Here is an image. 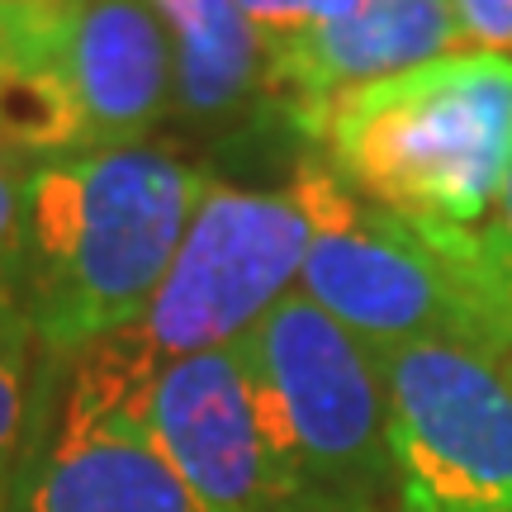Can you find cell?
<instances>
[{
    "mask_svg": "<svg viewBox=\"0 0 512 512\" xmlns=\"http://www.w3.org/2000/svg\"><path fill=\"white\" fill-rule=\"evenodd\" d=\"M209 185L204 166L157 147L29 166L10 285L48 361H76L143 318Z\"/></svg>",
    "mask_w": 512,
    "mask_h": 512,
    "instance_id": "1",
    "label": "cell"
},
{
    "mask_svg": "<svg viewBox=\"0 0 512 512\" xmlns=\"http://www.w3.org/2000/svg\"><path fill=\"white\" fill-rule=\"evenodd\" d=\"M309 219L299 290L366 347L456 342L512 370L484 223L446 228L361 200L328 166L304 162L290 185Z\"/></svg>",
    "mask_w": 512,
    "mask_h": 512,
    "instance_id": "2",
    "label": "cell"
},
{
    "mask_svg": "<svg viewBox=\"0 0 512 512\" xmlns=\"http://www.w3.org/2000/svg\"><path fill=\"white\" fill-rule=\"evenodd\" d=\"M309 138L328 171L389 214L446 228L489 223L512 171V57L451 53L337 95Z\"/></svg>",
    "mask_w": 512,
    "mask_h": 512,
    "instance_id": "3",
    "label": "cell"
},
{
    "mask_svg": "<svg viewBox=\"0 0 512 512\" xmlns=\"http://www.w3.org/2000/svg\"><path fill=\"white\" fill-rule=\"evenodd\" d=\"M280 512H370L394 494L389 403L370 347L294 285L238 337Z\"/></svg>",
    "mask_w": 512,
    "mask_h": 512,
    "instance_id": "4",
    "label": "cell"
},
{
    "mask_svg": "<svg viewBox=\"0 0 512 512\" xmlns=\"http://www.w3.org/2000/svg\"><path fill=\"white\" fill-rule=\"evenodd\" d=\"M157 370L128 332L67 361L5 512H204L143 418Z\"/></svg>",
    "mask_w": 512,
    "mask_h": 512,
    "instance_id": "5",
    "label": "cell"
},
{
    "mask_svg": "<svg viewBox=\"0 0 512 512\" xmlns=\"http://www.w3.org/2000/svg\"><path fill=\"white\" fill-rule=\"evenodd\" d=\"M399 512H512V370L456 342L370 347Z\"/></svg>",
    "mask_w": 512,
    "mask_h": 512,
    "instance_id": "6",
    "label": "cell"
},
{
    "mask_svg": "<svg viewBox=\"0 0 512 512\" xmlns=\"http://www.w3.org/2000/svg\"><path fill=\"white\" fill-rule=\"evenodd\" d=\"M304 252L309 219L290 190L266 195L214 181L185 228L162 290L128 337L157 366L233 347L299 285Z\"/></svg>",
    "mask_w": 512,
    "mask_h": 512,
    "instance_id": "7",
    "label": "cell"
},
{
    "mask_svg": "<svg viewBox=\"0 0 512 512\" xmlns=\"http://www.w3.org/2000/svg\"><path fill=\"white\" fill-rule=\"evenodd\" d=\"M143 418L204 512H280L238 342L166 361L147 384Z\"/></svg>",
    "mask_w": 512,
    "mask_h": 512,
    "instance_id": "8",
    "label": "cell"
},
{
    "mask_svg": "<svg viewBox=\"0 0 512 512\" xmlns=\"http://www.w3.org/2000/svg\"><path fill=\"white\" fill-rule=\"evenodd\" d=\"M451 0H361L351 15L313 24L271 48V105L309 133L337 95L427 67L460 48Z\"/></svg>",
    "mask_w": 512,
    "mask_h": 512,
    "instance_id": "9",
    "label": "cell"
},
{
    "mask_svg": "<svg viewBox=\"0 0 512 512\" xmlns=\"http://www.w3.org/2000/svg\"><path fill=\"white\" fill-rule=\"evenodd\" d=\"M62 67L91 152L143 147L147 133L171 114V43L147 0H86L62 29Z\"/></svg>",
    "mask_w": 512,
    "mask_h": 512,
    "instance_id": "10",
    "label": "cell"
},
{
    "mask_svg": "<svg viewBox=\"0 0 512 512\" xmlns=\"http://www.w3.org/2000/svg\"><path fill=\"white\" fill-rule=\"evenodd\" d=\"M176 67L171 114L190 128H238L271 105V43L238 0H147Z\"/></svg>",
    "mask_w": 512,
    "mask_h": 512,
    "instance_id": "11",
    "label": "cell"
},
{
    "mask_svg": "<svg viewBox=\"0 0 512 512\" xmlns=\"http://www.w3.org/2000/svg\"><path fill=\"white\" fill-rule=\"evenodd\" d=\"M38 337L19 309H0V512L10 508L19 465L34 446L48 384L34 375Z\"/></svg>",
    "mask_w": 512,
    "mask_h": 512,
    "instance_id": "12",
    "label": "cell"
},
{
    "mask_svg": "<svg viewBox=\"0 0 512 512\" xmlns=\"http://www.w3.org/2000/svg\"><path fill=\"white\" fill-rule=\"evenodd\" d=\"M361 0H238V10L252 19L266 43H285V38L304 34L313 24H332V19L351 15Z\"/></svg>",
    "mask_w": 512,
    "mask_h": 512,
    "instance_id": "13",
    "label": "cell"
},
{
    "mask_svg": "<svg viewBox=\"0 0 512 512\" xmlns=\"http://www.w3.org/2000/svg\"><path fill=\"white\" fill-rule=\"evenodd\" d=\"M460 38L479 53H512V0H451Z\"/></svg>",
    "mask_w": 512,
    "mask_h": 512,
    "instance_id": "14",
    "label": "cell"
},
{
    "mask_svg": "<svg viewBox=\"0 0 512 512\" xmlns=\"http://www.w3.org/2000/svg\"><path fill=\"white\" fill-rule=\"evenodd\" d=\"M24 176L29 162L0 147V275L10 280L19 261V214H24ZM15 290V285H10Z\"/></svg>",
    "mask_w": 512,
    "mask_h": 512,
    "instance_id": "15",
    "label": "cell"
},
{
    "mask_svg": "<svg viewBox=\"0 0 512 512\" xmlns=\"http://www.w3.org/2000/svg\"><path fill=\"white\" fill-rule=\"evenodd\" d=\"M484 238H489V256H494L503 323H508V337H512V171H508V181H503V190H498L494 214L484 223Z\"/></svg>",
    "mask_w": 512,
    "mask_h": 512,
    "instance_id": "16",
    "label": "cell"
},
{
    "mask_svg": "<svg viewBox=\"0 0 512 512\" xmlns=\"http://www.w3.org/2000/svg\"><path fill=\"white\" fill-rule=\"evenodd\" d=\"M19 5H38V10H62V15H72V10H81L86 0H19Z\"/></svg>",
    "mask_w": 512,
    "mask_h": 512,
    "instance_id": "17",
    "label": "cell"
},
{
    "mask_svg": "<svg viewBox=\"0 0 512 512\" xmlns=\"http://www.w3.org/2000/svg\"><path fill=\"white\" fill-rule=\"evenodd\" d=\"M0 309H19V304H15V290H10V280H5V275H0Z\"/></svg>",
    "mask_w": 512,
    "mask_h": 512,
    "instance_id": "18",
    "label": "cell"
}]
</instances>
